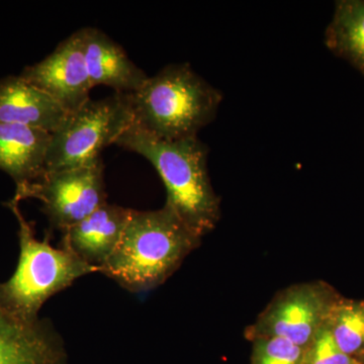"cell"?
<instances>
[{"label": "cell", "instance_id": "obj_3", "mask_svg": "<svg viewBox=\"0 0 364 364\" xmlns=\"http://www.w3.org/2000/svg\"><path fill=\"white\" fill-rule=\"evenodd\" d=\"M133 123L139 130L164 141L198 136L212 123L223 93L188 63L170 64L128 93Z\"/></svg>", "mask_w": 364, "mask_h": 364}, {"label": "cell", "instance_id": "obj_17", "mask_svg": "<svg viewBox=\"0 0 364 364\" xmlns=\"http://www.w3.org/2000/svg\"><path fill=\"white\" fill-rule=\"evenodd\" d=\"M304 364H360L340 349L325 325L306 348Z\"/></svg>", "mask_w": 364, "mask_h": 364}, {"label": "cell", "instance_id": "obj_12", "mask_svg": "<svg viewBox=\"0 0 364 364\" xmlns=\"http://www.w3.org/2000/svg\"><path fill=\"white\" fill-rule=\"evenodd\" d=\"M67 116L54 98L21 76L0 79V122L53 134Z\"/></svg>", "mask_w": 364, "mask_h": 364}, {"label": "cell", "instance_id": "obj_15", "mask_svg": "<svg viewBox=\"0 0 364 364\" xmlns=\"http://www.w3.org/2000/svg\"><path fill=\"white\" fill-rule=\"evenodd\" d=\"M326 325L345 353L364 350V301H336Z\"/></svg>", "mask_w": 364, "mask_h": 364}, {"label": "cell", "instance_id": "obj_16", "mask_svg": "<svg viewBox=\"0 0 364 364\" xmlns=\"http://www.w3.org/2000/svg\"><path fill=\"white\" fill-rule=\"evenodd\" d=\"M254 340L253 364H304L306 349L279 337Z\"/></svg>", "mask_w": 364, "mask_h": 364}, {"label": "cell", "instance_id": "obj_18", "mask_svg": "<svg viewBox=\"0 0 364 364\" xmlns=\"http://www.w3.org/2000/svg\"><path fill=\"white\" fill-rule=\"evenodd\" d=\"M364 351V350H363Z\"/></svg>", "mask_w": 364, "mask_h": 364}, {"label": "cell", "instance_id": "obj_10", "mask_svg": "<svg viewBox=\"0 0 364 364\" xmlns=\"http://www.w3.org/2000/svg\"><path fill=\"white\" fill-rule=\"evenodd\" d=\"M131 214L132 208L105 203L62 232V248L102 270L121 240Z\"/></svg>", "mask_w": 364, "mask_h": 364}, {"label": "cell", "instance_id": "obj_6", "mask_svg": "<svg viewBox=\"0 0 364 364\" xmlns=\"http://www.w3.org/2000/svg\"><path fill=\"white\" fill-rule=\"evenodd\" d=\"M102 157L76 167L45 171L32 183L16 188L14 200L36 198L55 229L63 232L107 203Z\"/></svg>", "mask_w": 364, "mask_h": 364}, {"label": "cell", "instance_id": "obj_5", "mask_svg": "<svg viewBox=\"0 0 364 364\" xmlns=\"http://www.w3.org/2000/svg\"><path fill=\"white\" fill-rule=\"evenodd\" d=\"M133 123L128 93L88 100L52 134L46 171L76 168L100 158Z\"/></svg>", "mask_w": 364, "mask_h": 364}, {"label": "cell", "instance_id": "obj_11", "mask_svg": "<svg viewBox=\"0 0 364 364\" xmlns=\"http://www.w3.org/2000/svg\"><path fill=\"white\" fill-rule=\"evenodd\" d=\"M86 68L92 86L105 85L117 93L138 90L149 76L134 63L121 45L97 28H80Z\"/></svg>", "mask_w": 364, "mask_h": 364}, {"label": "cell", "instance_id": "obj_7", "mask_svg": "<svg viewBox=\"0 0 364 364\" xmlns=\"http://www.w3.org/2000/svg\"><path fill=\"white\" fill-rule=\"evenodd\" d=\"M336 299L321 282H306L280 291L249 328L248 336L279 337L306 348L327 323Z\"/></svg>", "mask_w": 364, "mask_h": 364}, {"label": "cell", "instance_id": "obj_13", "mask_svg": "<svg viewBox=\"0 0 364 364\" xmlns=\"http://www.w3.org/2000/svg\"><path fill=\"white\" fill-rule=\"evenodd\" d=\"M51 136L46 131L0 122V170L14 179L16 188L45 173Z\"/></svg>", "mask_w": 364, "mask_h": 364}, {"label": "cell", "instance_id": "obj_2", "mask_svg": "<svg viewBox=\"0 0 364 364\" xmlns=\"http://www.w3.org/2000/svg\"><path fill=\"white\" fill-rule=\"evenodd\" d=\"M200 242L166 203L159 210H132L123 236L100 273L127 291L144 293L168 279Z\"/></svg>", "mask_w": 364, "mask_h": 364}, {"label": "cell", "instance_id": "obj_4", "mask_svg": "<svg viewBox=\"0 0 364 364\" xmlns=\"http://www.w3.org/2000/svg\"><path fill=\"white\" fill-rule=\"evenodd\" d=\"M6 205L18 219L20 257L13 277L0 284V301L16 318L36 322L48 299L76 279L100 270L65 249L53 247L48 239L38 240L33 225L20 210V203L11 198Z\"/></svg>", "mask_w": 364, "mask_h": 364}, {"label": "cell", "instance_id": "obj_14", "mask_svg": "<svg viewBox=\"0 0 364 364\" xmlns=\"http://www.w3.org/2000/svg\"><path fill=\"white\" fill-rule=\"evenodd\" d=\"M326 45L364 73V1H340L327 31Z\"/></svg>", "mask_w": 364, "mask_h": 364}, {"label": "cell", "instance_id": "obj_8", "mask_svg": "<svg viewBox=\"0 0 364 364\" xmlns=\"http://www.w3.org/2000/svg\"><path fill=\"white\" fill-rule=\"evenodd\" d=\"M21 77L48 93L68 114L90 100L91 85L80 28L62 41L42 61L26 67Z\"/></svg>", "mask_w": 364, "mask_h": 364}, {"label": "cell", "instance_id": "obj_1", "mask_svg": "<svg viewBox=\"0 0 364 364\" xmlns=\"http://www.w3.org/2000/svg\"><path fill=\"white\" fill-rule=\"evenodd\" d=\"M114 144L150 161L164 182L166 205L193 233L203 239L215 229L221 203L208 176V146L198 136L160 140L131 124Z\"/></svg>", "mask_w": 364, "mask_h": 364}, {"label": "cell", "instance_id": "obj_9", "mask_svg": "<svg viewBox=\"0 0 364 364\" xmlns=\"http://www.w3.org/2000/svg\"><path fill=\"white\" fill-rule=\"evenodd\" d=\"M0 364H69L68 353L50 321L26 322L0 301Z\"/></svg>", "mask_w": 364, "mask_h": 364}]
</instances>
